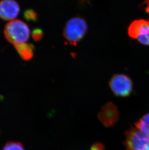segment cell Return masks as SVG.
I'll return each mask as SVG.
<instances>
[{
  "label": "cell",
  "mask_w": 149,
  "mask_h": 150,
  "mask_svg": "<svg viewBox=\"0 0 149 150\" xmlns=\"http://www.w3.org/2000/svg\"><path fill=\"white\" fill-rule=\"evenodd\" d=\"M4 33L7 41L14 46L27 42L30 35L28 25L19 20H13L6 24Z\"/></svg>",
  "instance_id": "cell-2"
},
{
  "label": "cell",
  "mask_w": 149,
  "mask_h": 150,
  "mask_svg": "<svg viewBox=\"0 0 149 150\" xmlns=\"http://www.w3.org/2000/svg\"><path fill=\"white\" fill-rule=\"evenodd\" d=\"M135 126L140 131L149 136V113L140 118L135 123Z\"/></svg>",
  "instance_id": "cell-9"
},
{
  "label": "cell",
  "mask_w": 149,
  "mask_h": 150,
  "mask_svg": "<svg viewBox=\"0 0 149 150\" xmlns=\"http://www.w3.org/2000/svg\"><path fill=\"white\" fill-rule=\"evenodd\" d=\"M15 50L22 59L29 61L34 56V46L31 44L23 43L14 46Z\"/></svg>",
  "instance_id": "cell-8"
},
{
  "label": "cell",
  "mask_w": 149,
  "mask_h": 150,
  "mask_svg": "<svg viewBox=\"0 0 149 150\" xmlns=\"http://www.w3.org/2000/svg\"><path fill=\"white\" fill-rule=\"evenodd\" d=\"M105 147L103 143L96 142L93 144L91 147V150H105Z\"/></svg>",
  "instance_id": "cell-14"
},
{
  "label": "cell",
  "mask_w": 149,
  "mask_h": 150,
  "mask_svg": "<svg viewBox=\"0 0 149 150\" xmlns=\"http://www.w3.org/2000/svg\"><path fill=\"white\" fill-rule=\"evenodd\" d=\"M137 39L141 44L144 45H149V32L145 35L139 36Z\"/></svg>",
  "instance_id": "cell-13"
},
{
  "label": "cell",
  "mask_w": 149,
  "mask_h": 150,
  "mask_svg": "<svg viewBox=\"0 0 149 150\" xmlns=\"http://www.w3.org/2000/svg\"><path fill=\"white\" fill-rule=\"evenodd\" d=\"M20 12V5L15 0L0 1V18L6 21L14 20Z\"/></svg>",
  "instance_id": "cell-6"
},
{
  "label": "cell",
  "mask_w": 149,
  "mask_h": 150,
  "mask_svg": "<svg viewBox=\"0 0 149 150\" xmlns=\"http://www.w3.org/2000/svg\"><path fill=\"white\" fill-rule=\"evenodd\" d=\"M88 25L81 17H73L68 21L63 29V35L66 42L76 46L86 35Z\"/></svg>",
  "instance_id": "cell-1"
},
{
  "label": "cell",
  "mask_w": 149,
  "mask_h": 150,
  "mask_svg": "<svg viewBox=\"0 0 149 150\" xmlns=\"http://www.w3.org/2000/svg\"><path fill=\"white\" fill-rule=\"evenodd\" d=\"M2 150H25L21 143L18 142H9L6 143Z\"/></svg>",
  "instance_id": "cell-10"
},
{
  "label": "cell",
  "mask_w": 149,
  "mask_h": 150,
  "mask_svg": "<svg viewBox=\"0 0 149 150\" xmlns=\"http://www.w3.org/2000/svg\"><path fill=\"white\" fill-rule=\"evenodd\" d=\"M124 144L126 150H142L149 145V136L136 127H132L125 133Z\"/></svg>",
  "instance_id": "cell-4"
},
{
  "label": "cell",
  "mask_w": 149,
  "mask_h": 150,
  "mask_svg": "<svg viewBox=\"0 0 149 150\" xmlns=\"http://www.w3.org/2000/svg\"><path fill=\"white\" fill-rule=\"evenodd\" d=\"M141 7L145 10L146 13L149 15V0H144L141 4Z\"/></svg>",
  "instance_id": "cell-15"
},
{
  "label": "cell",
  "mask_w": 149,
  "mask_h": 150,
  "mask_svg": "<svg viewBox=\"0 0 149 150\" xmlns=\"http://www.w3.org/2000/svg\"><path fill=\"white\" fill-rule=\"evenodd\" d=\"M24 18L29 21H35L37 18V15L33 10H27L24 12Z\"/></svg>",
  "instance_id": "cell-11"
},
{
  "label": "cell",
  "mask_w": 149,
  "mask_h": 150,
  "mask_svg": "<svg viewBox=\"0 0 149 150\" xmlns=\"http://www.w3.org/2000/svg\"><path fill=\"white\" fill-rule=\"evenodd\" d=\"M43 35L44 33L41 29L38 28L35 29L32 31V38L35 41H39L43 38Z\"/></svg>",
  "instance_id": "cell-12"
},
{
  "label": "cell",
  "mask_w": 149,
  "mask_h": 150,
  "mask_svg": "<svg viewBox=\"0 0 149 150\" xmlns=\"http://www.w3.org/2000/svg\"><path fill=\"white\" fill-rule=\"evenodd\" d=\"M109 85L114 95L119 97H129L133 90L132 80L129 77L124 74L113 75L110 80Z\"/></svg>",
  "instance_id": "cell-3"
},
{
  "label": "cell",
  "mask_w": 149,
  "mask_h": 150,
  "mask_svg": "<svg viewBox=\"0 0 149 150\" xmlns=\"http://www.w3.org/2000/svg\"><path fill=\"white\" fill-rule=\"evenodd\" d=\"M149 32V21L142 19L135 20L128 27V35L134 39H137L139 36L145 35Z\"/></svg>",
  "instance_id": "cell-7"
},
{
  "label": "cell",
  "mask_w": 149,
  "mask_h": 150,
  "mask_svg": "<svg viewBox=\"0 0 149 150\" xmlns=\"http://www.w3.org/2000/svg\"><path fill=\"white\" fill-rule=\"evenodd\" d=\"M99 120L105 127L114 126L119 120V113L117 106L112 102L104 105L98 112Z\"/></svg>",
  "instance_id": "cell-5"
},
{
  "label": "cell",
  "mask_w": 149,
  "mask_h": 150,
  "mask_svg": "<svg viewBox=\"0 0 149 150\" xmlns=\"http://www.w3.org/2000/svg\"><path fill=\"white\" fill-rule=\"evenodd\" d=\"M82 1H85V0H82Z\"/></svg>",
  "instance_id": "cell-17"
},
{
  "label": "cell",
  "mask_w": 149,
  "mask_h": 150,
  "mask_svg": "<svg viewBox=\"0 0 149 150\" xmlns=\"http://www.w3.org/2000/svg\"><path fill=\"white\" fill-rule=\"evenodd\" d=\"M142 150H149V145L148 146H147L146 147H145Z\"/></svg>",
  "instance_id": "cell-16"
}]
</instances>
